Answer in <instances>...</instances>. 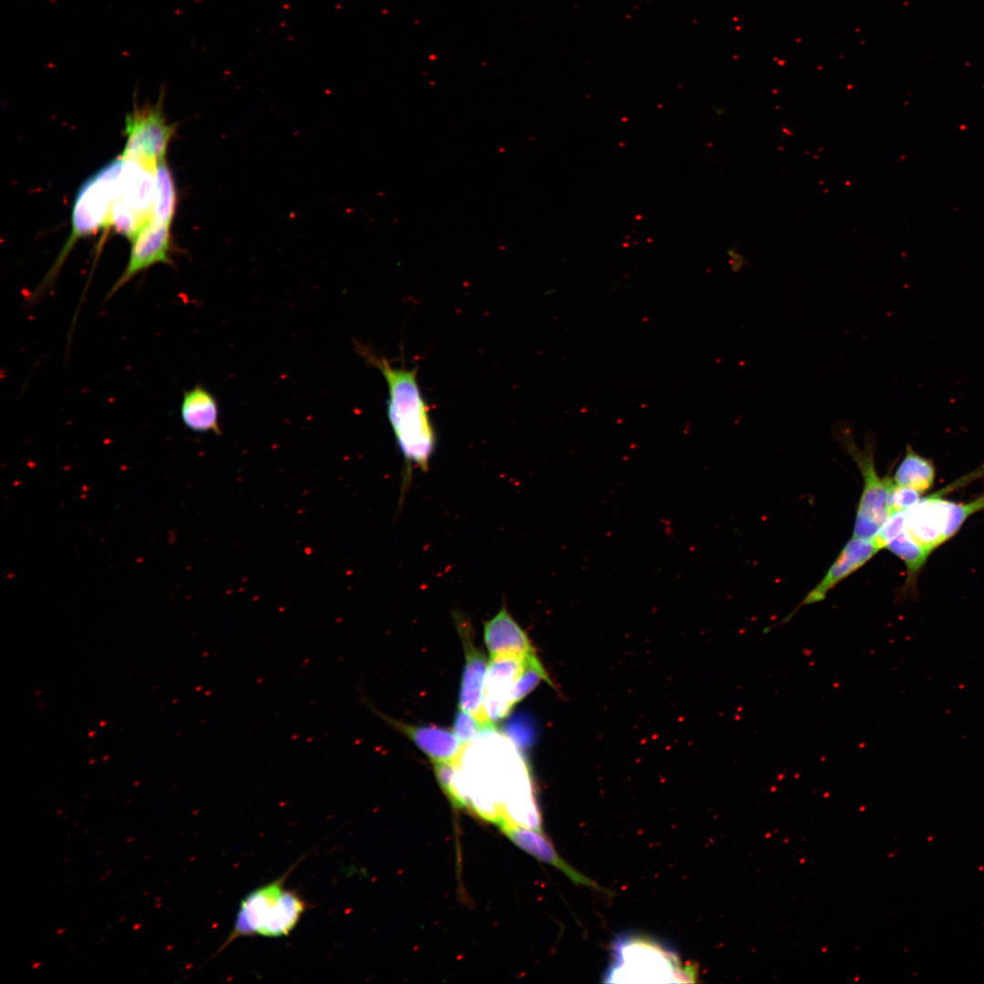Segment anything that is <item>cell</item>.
I'll return each instance as SVG.
<instances>
[{
    "instance_id": "6da1fadb",
    "label": "cell",
    "mask_w": 984,
    "mask_h": 984,
    "mask_svg": "<svg viewBox=\"0 0 984 984\" xmlns=\"http://www.w3.org/2000/svg\"><path fill=\"white\" fill-rule=\"evenodd\" d=\"M356 349L368 364L381 372L387 384V417L405 465L404 491L411 480L414 467L423 472L429 469L436 446L429 407L417 381V368L393 366L387 359L359 343Z\"/></svg>"
},
{
    "instance_id": "7a4b0ae2",
    "label": "cell",
    "mask_w": 984,
    "mask_h": 984,
    "mask_svg": "<svg viewBox=\"0 0 984 984\" xmlns=\"http://www.w3.org/2000/svg\"><path fill=\"white\" fill-rule=\"evenodd\" d=\"M292 869L281 877L249 893L241 902L233 929L219 951L240 938L288 936L306 911L307 904L285 882Z\"/></svg>"
},
{
    "instance_id": "3957f363",
    "label": "cell",
    "mask_w": 984,
    "mask_h": 984,
    "mask_svg": "<svg viewBox=\"0 0 984 984\" xmlns=\"http://www.w3.org/2000/svg\"><path fill=\"white\" fill-rule=\"evenodd\" d=\"M607 982H692V965L683 966L677 955L658 942L624 935L615 939Z\"/></svg>"
},
{
    "instance_id": "277c9868",
    "label": "cell",
    "mask_w": 984,
    "mask_h": 984,
    "mask_svg": "<svg viewBox=\"0 0 984 984\" xmlns=\"http://www.w3.org/2000/svg\"><path fill=\"white\" fill-rule=\"evenodd\" d=\"M123 166L122 155L117 156L79 188L72 210V231L36 293H40L56 278L76 242L108 227L109 212L117 197L118 183Z\"/></svg>"
},
{
    "instance_id": "5b68a950",
    "label": "cell",
    "mask_w": 984,
    "mask_h": 984,
    "mask_svg": "<svg viewBox=\"0 0 984 984\" xmlns=\"http://www.w3.org/2000/svg\"><path fill=\"white\" fill-rule=\"evenodd\" d=\"M837 433L842 446L858 466L864 483L852 537L874 538L889 517L887 501L895 483L890 477H881L877 474L873 444L869 439L865 447L859 449L852 439L849 429L839 427Z\"/></svg>"
},
{
    "instance_id": "8992f818",
    "label": "cell",
    "mask_w": 984,
    "mask_h": 984,
    "mask_svg": "<svg viewBox=\"0 0 984 984\" xmlns=\"http://www.w3.org/2000/svg\"><path fill=\"white\" fill-rule=\"evenodd\" d=\"M163 91L153 106L134 108L125 118L127 141L124 157L135 158L153 168L165 159L175 126L167 123L163 109Z\"/></svg>"
},
{
    "instance_id": "52a82bcc",
    "label": "cell",
    "mask_w": 984,
    "mask_h": 984,
    "mask_svg": "<svg viewBox=\"0 0 984 984\" xmlns=\"http://www.w3.org/2000/svg\"><path fill=\"white\" fill-rule=\"evenodd\" d=\"M170 225L150 219L130 241L128 263L109 290L108 296L117 292L137 274L158 263L171 262Z\"/></svg>"
},
{
    "instance_id": "ba28073f",
    "label": "cell",
    "mask_w": 984,
    "mask_h": 984,
    "mask_svg": "<svg viewBox=\"0 0 984 984\" xmlns=\"http://www.w3.org/2000/svg\"><path fill=\"white\" fill-rule=\"evenodd\" d=\"M879 550L880 548L873 538L852 537L844 546L820 582L805 596L801 603L792 612L780 620L774 627L789 622L803 607L823 601L835 586L859 569Z\"/></svg>"
},
{
    "instance_id": "9c48e42d",
    "label": "cell",
    "mask_w": 984,
    "mask_h": 984,
    "mask_svg": "<svg viewBox=\"0 0 984 984\" xmlns=\"http://www.w3.org/2000/svg\"><path fill=\"white\" fill-rule=\"evenodd\" d=\"M526 656L491 657L485 682L484 711L493 725L507 716L514 705L512 691L523 670Z\"/></svg>"
},
{
    "instance_id": "30bf717a",
    "label": "cell",
    "mask_w": 984,
    "mask_h": 984,
    "mask_svg": "<svg viewBox=\"0 0 984 984\" xmlns=\"http://www.w3.org/2000/svg\"><path fill=\"white\" fill-rule=\"evenodd\" d=\"M122 157L123 166L116 200L145 225L152 217L157 167L153 168L135 158Z\"/></svg>"
},
{
    "instance_id": "8fae6325",
    "label": "cell",
    "mask_w": 984,
    "mask_h": 984,
    "mask_svg": "<svg viewBox=\"0 0 984 984\" xmlns=\"http://www.w3.org/2000/svg\"><path fill=\"white\" fill-rule=\"evenodd\" d=\"M950 502L938 493L921 497L906 510V530L930 553L946 541Z\"/></svg>"
},
{
    "instance_id": "7c38bea8",
    "label": "cell",
    "mask_w": 984,
    "mask_h": 984,
    "mask_svg": "<svg viewBox=\"0 0 984 984\" xmlns=\"http://www.w3.org/2000/svg\"><path fill=\"white\" fill-rule=\"evenodd\" d=\"M502 832L519 848L530 854L541 862L549 864L562 871L572 882L607 892L597 883L572 868L557 853L551 842L540 830L519 825L502 819L497 824Z\"/></svg>"
},
{
    "instance_id": "4fadbf2b",
    "label": "cell",
    "mask_w": 984,
    "mask_h": 984,
    "mask_svg": "<svg viewBox=\"0 0 984 984\" xmlns=\"http://www.w3.org/2000/svg\"><path fill=\"white\" fill-rule=\"evenodd\" d=\"M461 634L466 649V663L460 682L459 706L487 728H494V725L487 721L484 711L487 660L471 642L466 628L461 631Z\"/></svg>"
},
{
    "instance_id": "5bb4252c",
    "label": "cell",
    "mask_w": 984,
    "mask_h": 984,
    "mask_svg": "<svg viewBox=\"0 0 984 984\" xmlns=\"http://www.w3.org/2000/svg\"><path fill=\"white\" fill-rule=\"evenodd\" d=\"M484 641L491 657L525 656L535 651L528 635L505 605L485 623Z\"/></svg>"
},
{
    "instance_id": "9a60e30c",
    "label": "cell",
    "mask_w": 984,
    "mask_h": 984,
    "mask_svg": "<svg viewBox=\"0 0 984 984\" xmlns=\"http://www.w3.org/2000/svg\"><path fill=\"white\" fill-rule=\"evenodd\" d=\"M386 720L407 735L433 762H455L465 747L455 733L446 729Z\"/></svg>"
},
{
    "instance_id": "2e32d148",
    "label": "cell",
    "mask_w": 984,
    "mask_h": 984,
    "mask_svg": "<svg viewBox=\"0 0 984 984\" xmlns=\"http://www.w3.org/2000/svg\"><path fill=\"white\" fill-rule=\"evenodd\" d=\"M180 415L184 425L192 431L220 434L218 402L202 385H196L184 392Z\"/></svg>"
},
{
    "instance_id": "e0dca14e",
    "label": "cell",
    "mask_w": 984,
    "mask_h": 984,
    "mask_svg": "<svg viewBox=\"0 0 984 984\" xmlns=\"http://www.w3.org/2000/svg\"><path fill=\"white\" fill-rule=\"evenodd\" d=\"M934 479L935 468L932 461L917 454L907 446L905 456L896 470L894 483L923 493L933 486Z\"/></svg>"
},
{
    "instance_id": "ac0fdd59",
    "label": "cell",
    "mask_w": 984,
    "mask_h": 984,
    "mask_svg": "<svg viewBox=\"0 0 984 984\" xmlns=\"http://www.w3.org/2000/svg\"><path fill=\"white\" fill-rule=\"evenodd\" d=\"M176 199L174 179L164 159L157 165L155 171V195L151 218L171 224L176 210Z\"/></svg>"
},
{
    "instance_id": "d6986e66",
    "label": "cell",
    "mask_w": 984,
    "mask_h": 984,
    "mask_svg": "<svg viewBox=\"0 0 984 984\" xmlns=\"http://www.w3.org/2000/svg\"><path fill=\"white\" fill-rule=\"evenodd\" d=\"M887 548L904 561L907 571V585L917 575L930 554L907 533L906 527L887 544Z\"/></svg>"
},
{
    "instance_id": "ffe728a7",
    "label": "cell",
    "mask_w": 984,
    "mask_h": 984,
    "mask_svg": "<svg viewBox=\"0 0 984 984\" xmlns=\"http://www.w3.org/2000/svg\"><path fill=\"white\" fill-rule=\"evenodd\" d=\"M541 680L551 683L536 653H529L526 656L523 670L513 687V703L516 704L527 696Z\"/></svg>"
},
{
    "instance_id": "44dd1931",
    "label": "cell",
    "mask_w": 984,
    "mask_h": 984,
    "mask_svg": "<svg viewBox=\"0 0 984 984\" xmlns=\"http://www.w3.org/2000/svg\"><path fill=\"white\" fill-rule=\"evenodd\" d=\"M984 509V494L968 503L950 502L945 538L948 540L961 528L972 514Z\"/></svg>"
},
{
    "instance_id": "7402d4cb",
    "label": "cell",
    "mask_w": 984,
    "mask_h": 984,
    "mask_svg": "<svg viewBox=\"0 0 984 984\" xmlns=\"http://www.w3.org/2000/svg\"><path fill=\"white\" fill-rule=\"evenodd\" d=\"M486 729L489 728L484 726L469 712L461 708L456 711L454 717L453 731L463 744L470 743Z\"/></svg>"
},
{
    "instance_id": "603a6c76",
    "label": "cell",
    "mask_w": 984,
    "mask_h": 984,
    "mask_svg": "<svg viewBox=\"0 0 984 984\" xmlns=\"http://www.w3.org/2000/svg\"><path fill=\"white\" fill-rule=\"evenodd\" d=\"M504 733L512 743L519 748H525L532 740V728L526 716L521 714L513 715L504 725Z\"/></svg>"
},
{
    "instance_id": "cb8c5ba5",
    "label": "cell",
    "mask_w": 984,
    "mask_h": 984,
    "mask_svg": "<svg viewBox=\"0 0 984 984\" xmlns=\"http://www.w3.org/2000/svg\"><path fill=\"white\" fill-rule=\"evenodd\" d=\"M921 492L912 487L894 485L890 491L887 507L888 514L906 511L913 507L920 498Z\"/></svg>"
},
{
    "instance_id": "d4e9b609",
    "label": "cell",
    "mask_w": 984,
    "mask_h": 984,
    "mask_svg": "<svg viewBox=\"0 0 984 984\" xmlns=\"http://www.w3.org/2000/svg\"><path fill=\"white\" fill-rule=\"evenodd\" d=\"M906 527V511L891 514L884 522L877 534L873 538L881 549L904 531Z\"/></svg>"
}]
</instances>
